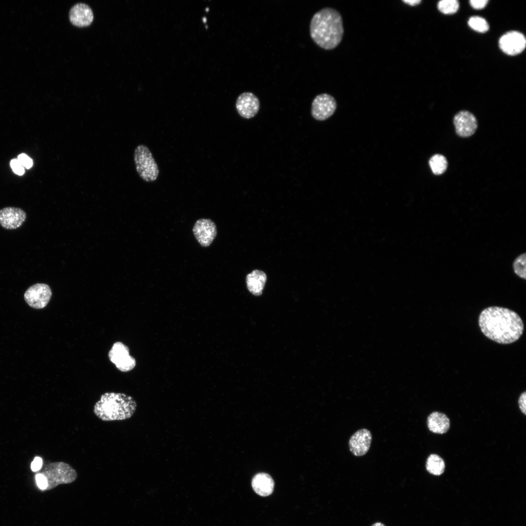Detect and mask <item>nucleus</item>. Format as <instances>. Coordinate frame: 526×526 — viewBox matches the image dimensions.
<instances>
[{"instance_id": "5", "label": "nucleus", "mask_w": 526, "mask_h": 526, "mask_svg": "<svg viewBox=\"0 0 526 526\" xmlns=\"http://www.w3.org/2000/svg\"><path fill=\"white\" fill-rule=\"evenodd\" d=\"M46 478V489H51L60 484H68L74 482L77 476L75 470L68 464L63 462H53L45 466L40 473Z\"/></svg>"}, {"instance_id": "27", "label": "nucleus", "mask_w": 526, "mask_h": 526, "mask_svg": "<svg viewBox=\"0 0 526 526\" xmlns=\"http://www.w3.org/2000/svg\"><path fill=\"white\" fill-rule=\"evenodd\" d=\"M488 0H470V4L472 7L476 9L484 8L488 4Z\"/></svg>"}, {"instance_id": "9", "label": "nucleus", "mask_w": 526, "mask_h": 526, "mask_svg": "<svg viewBox=\"0 0 526 526\" xmlns=\"http://www.w3.org/2000/svg\"><path fill=\"white\" fill-rule=\"evenodd\" d=\"M526 40L524 35L516 31H509L499 39V46L506 54L514 56L521 53L525 49Z\"/></svg>"}, {"instance_id": "24", "label": "nucleus", "mask_w": 526, "mask_h": 526, "mask_svg": "<svg viewBox=\"0 0 526 526\" xmlns=\"http://www.w3.org/2000/svg\"><path fill=\"white\" fill-rule=\"evenodd\" d=\"M10 165L15 173L19 175H22L24 173V168L17 159L13 158L11 159Z\"/></svg>"}, {"instance_id": "21", "label": "nucleus", "mask_w": 526, "mask_h": 526, "mask_svg": "<svg viewBox=\"0 0 526 526\" xmlns=\"http://www.w3.org/2000/svg\"><path fill=\"white\" fill-rule=\"evenodd\" d=\"M459 7V3L456 0H442L437 3L438 10L444 14H453L458 11Z\"/></svg>"}, {"instance_id": "28", "label": "nucleus", "mask_w": 526, "mask_h": 526, "mask_svg": "<svg viewBox=\"0 0 526 526\" xmlns=\"http://www.w3.org/2000/svg\"><path fill=\"white\" fill-rule=\"evenodd\" d=\"M518 404L521 412L526 414V392L522 393L518 399Z\"/></svg>"}, {"instance_id": "29", "label": "nucleus", "mask_w": 526, "mask_h": 526, "mask_svg": "<svg viewBox=\"0 0 526 526\" xmlns=\"http://www.w3.org/2000/svg\"><path fill=\"white\" fill-rule=\"evenodd\" d=\"M42 465V460L40 457H36L31 463V467L33 471H37L40 469Z\"/></svg>"}, {"instance_id": "14", "label": "nucleus", "mask_w": 526, "mask_h": 526, "mask_svg": "<svg viewBox=\"0 0 526 526\" xmlns=\"http://www.w3.org/2000/svg\"><path fill=\"white\" fill-rule=\"evenodd\" d=\"M372 439L371 433L368 430L361 429L357 431L349 439L350 451L356 456L365 455L369 450Z\"/></svg>"}, {"instance_id": "26", "label": "nucleus", "mask_w": 526, "mask_h": 526, "mask_svg": "<svg viewBox=\"0 0 526 526\" xmlns=\"http://www.w3.org/2000/svg\"><path fill=\"white\" fill-rule=\"evenodd\" d=\"M36 479L38 487L41 489H46L47 487V481L46 477L41 473L37 474Z\"/></svg>"}, {"instance_id": "2", "label": "nucleus", "mask_w": 526, "mask_h": 526, "mask_svg": "<svg viewBox=\"0 0 526 526\" xmlns=\"http://www.w3.org/2000/svg\"><path fill=\"white\" fill-rule=\"evenodd\" d=\"M309 31L316 44L326 50H333L340 44L343 36L341 15L334 8H323L312 17Z\"/></svg>"}, {"instance_id": "10", "label": "nucleus", "mask_w": 526, "mask_h": 526, "mask_svg": "<svg viewBox=\"0 0 526 526\" xmlns=\"http://www.w3.org/2000/svg\"><path fill=\"white\" fill-rule=\"evenodd\" d=\"M192 231L196 239L203 247L210 245L217 235L216 225L208 219L196 221Z\"/></svg>"}, {"instance_id": "11", "label": "nucleus", "mask_w": 526, "mask_h": 526, "mask_svg": "<svg viewBox=\"0 0 526 526\" xmlns=\"http://www.w3.org/2000/svg\"><path fill=\"white\" fill-rule=\"evenodd\" d=\"M260 106L259 98L251 92H244L240 94L235 104L239 114L245 119L254 117L258 113Z\"/></svg>"}, {"instance_id": "25", "label": "nucleus", "mask_w": 526, "mask_h": 526, "mask_svg": "<svg viewBox=\"0 0 526 526\" xmlns=\"http://www.w3.org/2000/svg\"><path fill=\"white\" fill-rule=\"evenodd\" d=\"M17 159L23 167L29 169L33 166V160L25 153H21L18 156Z\"/></svg>"}, {"instance_id": "31", "label": "nucleus", "mask_w": 526, "mask_h": 526, "mask_svg": "<svg viewBox=\"0 0 526 526\" xmlns=\"http://www.w3.org/2000/svg\"><path fill=\"white\" fill-rule=\"evenodd\" d=\"M371 526H386L383 523H382L381 522H376V523L373 524Z\"/></svg>"}, {"instance_id": "4", "label": "nucleus", "mask_w": 526, "mask_h": 526, "mask_svg": "<svg viewBox=\"0 0 526 526\" xmlns=\"http://www.w3.org/2000/svg\"><path fill=\"white\" fill-rule=\"evenodd\" d=\"M133 159L136 172L143 180L151 182L157 179L159 173L158 166L146 146L140 144L135 148Z\"/></svg>"}, {"instance_id": "17", "label": "nucleus", "mask_w": 526, "mask_h": 526, "mask_svg": "<svg viewBox=\"0 0 526 526\" xmlns=\"http://www.w3.org/2000/svg\"><path fill=\"white\" fill-rule=\"evenodd\" d=\"M267 277L261 270L255 269L247 275L246 286L248 291L253 295L258 296L262 294Z\"/></svg>"}, {"instance_id": "30", "label": "nucleus", "mask_w": 526, "mask_h": 526, "mask_svg": "<svg viewBox=\"0 0 526 526\" xmlns=\"http://www.w3.org/2000/svg\"><path fill=\"white\" fill-rule=\"evenodd\" d=\"M402 1L404 3H405V4L409 5L412 6H416V5L420 4V3H421V0H403Z\"/></svg>"}, {"instance_id": "7", "label": "nucleus", "mask_w": 526, "mask_h": 526, "mask_svg": "<svg viewBox=\"0 0 526 526\" xmlns=\"http://www.w3.org/2000/svg\"><path fill=\"white\" fill-rule=\"evenodd\" d=\"M109 357L122 372H129L136 365L135 359L130 355L129 348L121 342H116L113 344L109 352Z\"/></svg>"}, {"instance_id": "1", "label": "nucleus", "mask_w": 526, "mask_h": 526, "mask_svg": "<svg viewBox=\"0 0 526 526\" xmlns=\"http://www.w3.org/2000/svg\"><path fill=\"white\" fill-rule=\"evenodd\" d=\"M479 325L487 338L504 344L517 340L524 331L523 321L516 312L498 306L483 310L479 317Z\"/></svg>"}, {"instance_id": "13", "label": "nucleus", "mask_w": 526, "mask_h": 526, "mask_svg": "<svg viewBox=\"0 0 526 526\" xmlns=\"http://www.w3.org/2000/svg\"><path fill=\"white\" fill-rule=\"evenodd\" d=\"M26 218L25 212L20 208L9 207L0 210V225L6 229L19 228Z\"/></svg>"}, {"instance_id": "22", "label": "nucleus", "mask_w": 526, "mask_h": 526, "mask_svg": "<svg viewBox=\"0 0 526 526\" xmlns=\"http://www.w3.org/2000/svg\"><path fill=\"white\" fill-rule=\"evenodd\" d=\"M468 25L473 30L479 33L486 32L489 29V25L486 20L479 16L470 17L468 20Z\"/></svg>"}, {"instance_id": "12", "label": "nucleus", "mask_w": 526, "mask_h": 526, "mask_svg": "<svg viewBox=\"0 0 526 526\" xmlns=\"http://www.w3.org/2000/svg\"><path fill=\"white\" fill-rule=\"evenodd\" d=\"M453 124L457 134L463 137L472 135L477 128L474 115L467 111L458 112L453 118Z\"/></svg>"}, {"instance_id": "23", "label": "nucleus", "mask_w": 526, "mask_h": 526, "mask_svg": "<svg viewBox=\"0 0 526 526\" xmlns=\"http://www.w3.org/2000/svg\"><path fill=\"white\" fill-rule=\"evenodd\" d=\"M526 254H521L516 258L513 263L515 273L519 277L526 279Z\"/></svg>"}, {"instance_id": "8", "label": "nucleus", "mask_w": 526, "mask_h": 526, "mask_svg": "<svg viewBox=\"0 0 526 526\" xmlns=\"http://www.w3.org/2000/svg\"><path fill=\"white\" fill-rule=\"evenodd\" d=\"M52 296L50 286L45 283H36L29 287L25 291L24 298L31 307L41 309L48 303Z\"/></svg>"}, {"instance_id": "19", "label": "nucleus", "mask_w": 526, "mask_h": 526, "mask_svg": "<svg viewBox=\"0 0 526 526\" xmlns=\"http://www.w3.org/2000/svg\"><path fill=\"white\" fill-rule=\"evenodd\" d=\"M426 468L430 474L439 476L444 471L445 462L438 455L432 454L428 456L426 460Z\"/></svg>"}, {"instance_id": "3", "label": "nucleus", "mask_w": 526, "mask_h": 526, "mask_svg": "<svg viewBox=\"0 0 526 526\" xmlns=\"http://www.w3.org/2000/svg\"><path fill=\"white\" fill-rule=\"evenodd\" d=\"M136 408V402L132 396L124 393L107 392L95 403L93 411L100 420L111 421L131 418Z\"/></svg>"}, {"instance_id": "20", "label": "nucleus", "mask_w": 526, "mask_h": 526, "mask_svg": "<svg viewBox=\"0 0 526 526\" xmlns=\"http://www.w3.org/2000/svg\"><path fill=\"white\" fill-rule=\"evenodd\" d=\"M429 165L435 175H440L446 170L448 162L446 157L439 154L433 155L429 160Z\"/></svg>"}, {"instance_id": "16", "label": "nucleus", "mask_w": 526, "mask_h": 526, "mask_svg": "<svg viewBox=\"0 0 526 526\" xmlns=\"http://www.w3.org/2000/svg\"><path fill=\"white\" fill-rule=\"evenodd\" d=\"M274 485V481L271 476L264 472L256 474L251 481L253 490L262 497L271 495L273 492Z\"/></svg>"}, {"instance_id": "15", "label": "nucleus", "mask_w": 526, "mask_h": 526, "mask_svg": "<svg viewBox=\"0 0 526 526\" xmlns=\"http://www.w3.org/2000/svg\"><path fill=\"white\" fill-rule=\"evenodd\" d=\"M71 22L79 27L86 26L93 21L94 15L91 7L84 3L75 4L69 12Z\"/></svg>"}, {"instance_id": "6", "label": "nucleus", "mask_w": 526, "mask_h": 526, "mask_svg": "<svg viewBox=\"0 0 526 526\" xmlns=\"http://www.w3.org/2000/svg\"><path fill=\"white\" fill-rule=\"evenodd\" d=\"M337 107L335 98L331 95L322 93L316 96L311 104V115L318 121H324L331 116Z\"/></svg>"}, {"instance_id": "18", "label": "nucleus", "mask_w": 526, "mask_h": 526, "mask_svg": "<svg viewBox=\"0 0 526 526\" xmlns=\"http://www.w3.org/2000/svg\"><path fill=\"white\" fill-rule=\"evenodd\" d=\"M427 426L430 431L435 433L443 434L448 431L450 427V421L444 413L434 412L427 418Z\"/></svg>"}]
</instances>
